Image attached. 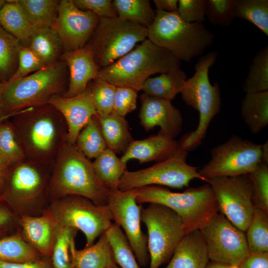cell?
I'll list each match as a JSON object with an SVG mask.
<instances>
[{
    "label": "cell",
    "instance_id": "1",
    "mask_svg": "<svg viewBox=\"0 0 268 268\" xmlns=\"http://www.w3.org/2000/svg\"><path fill=\"white\" fill-rule=\"evenodd\" d=\"M12 123L26 158L54 164L67 141V128L61 114L47 104L22 110Z\"/></svg>",
    "mask_w": 268,
    "mask_h": 268
},
{
    "label": "cell",
    "instance_id": "2",
    "mask_svg": "<svg viewBox=\"0 0 268 268\" xmlns=\"http://www.w3.org/2000/svg\"><path fill=\"white\" fill-rule=\"evenodd\" d=\"M108 191L95 174L92 162L75 144L67 141L52 168L48 188L50 202L74 195L87 198L97 205H106Z\"/></svg>",
    "mask_w": 268,
    "mask_h": 268
},
{
    "label": "cell",
    "instance_id": "3",
    "mask_svg": "<svg viewBox=\"0 0 268 268\" xmlns=\"http://www.w3.org/2000/svg\"><path fill=\"white\" fill-rule=\"evenodd\" d=\"M50 166L27 158L12 165L0 200L18 217L42 214L50 204Z\"/></svg>",
    "mask_w": 268,
    "mask_h": 268
},
{
    "label": "cell",
    "instance_id": "4",
    "mask_svg": "<svg viewBox=\"0 0 268 268\" xmlns=\"http://www.w3.org/2000/svg\"><path fill=\"white\" fill-rule=\"evenodd\" d=\"M68 83V70L63 60L23 78L3 85L1 105L7 118L23 110L47 104L54 96L63 95Z\"/></svg>",
    "mask_w": 268,
    "mask_h": 268
},
{
    "label": "cell",
    "instance_id": "5",
    "mask_svg": "<svg viewBox=\"0 0 268 268\" xmlns=\"http://www.w3.org/2000/svg\"><path fill=\"white\" fill-rule=\"evenodd\" d=\"M138 204L158 203L174 210L180 217L185 234L201 229L219 212L215 195L208 184L182 193L173 192L160 186L132 190Z\"/></svg>",
    "mask_w": 268,
    "mask_h": 268
},
{
    "label": "cell",
    "instance_id": "6",
    "mask_svg": "<svg viewBox=\"0 0 268 268\" xmlns=\"http://www.w3.org/2000/svg\"><path fill=\"white\" fill-rule=\"evenodd\" d=\"M217 55V51H211L201 56L195 65L194 74L186 80L180 92L184 103L199 114L196 130L186 134L178 141L180 148L188 151L201 143L211 121L221 110L219 85L217 82L212 85L208 76L209 69Z\"/></svg>",
    "mask_w": 268,
    "mask_h": 268
},
{
    "label": "cell",
    "instance_id": "7",
    "mask_svg": "<svg viewBox=\"0 0 268 268\" xmlns=\"http://www.w3.org/2000/svg\"><path fill=\"white\" fill-rule=\"evenodd\" d=\"M180 61L166 49L147 38L110 65L101 68L98 76L115 85L139 91L150 76L169 72Z\"/></svg>",
    "mask_w": 268,
    "mask_h": 268
},
{
    "label": "cell",
    "instance_id": "8",
    "mask_svg": "<svg viewBox=\"0 0 268 268\" xmlns=\"http://www.w3.org/2000/svg\"><path fill=\"white\" fill-rule=\"evenodd\" d=\"M155 12L154 22L147 28V39L180 61L190 62L213 43L214 34L203 23H188L177 11Z\"/></svg>",
    "mask_w": 268,
    "mask_h": 268
},
{
    "label": "cell",
    "instance_id": "9",
    "mask_svg": "<svg viewBox=\"0 0 268 268\" xmlns=\"http://www.w3.org/2000/svg\"><path fill=\"white\" fill-rule=\"evenodd\" d=\"M147 38V28L118 16L99 18L86 44L91 49L98 67H106Z\"/></svg>",
    "mask_w": 268,
    "mask_h": 268
},
{
    "label": "cell",
    "instance_id": "10",
    "mask_svg": "<svg viewBox=\"0 0 268 268\" xmlns=\"http://www.w3.org/2000/svg\"><path fill=\"white\" fill-rule=\"evenodd\" d=\"M47 209L60 226L81 231L86 239L85 247L93 244L113 223L107 205H97L79 196H67L53 200Z\"/></svg>",
    "mask_w": 268,
    "mask_h": 268
},
{
    "label": "cell",
    "instance_id": "11",
    "mask_svg": "<svg viewBox=\"0 0 268 268\" xmlns=\"http://www.w3.org/2000/svg\"><path fill=\"white\" fill-rule=\"evenodd\" d=\"M141 221L147 229L149 268H159L170 260L184 236L180 217L168 207L150 203L141 211Z\"/></svg>",
    "mask_w": 268,
    "mask_h": 268
},
{
    "label": "cell",
    "instance_id": "12",
    "mask_svg": "<svg viewBox=\"0 0 268 268\" xmlns=\"http://www.w3.org/2000/svg\"><path fill=\"white\" fill-rule=\"evenodd\" d=\"M188 153V151L180 148L172 157L149 167L134 171L127 169L118 189L125 191L151 185L180 189L188 187L194 179L204 181L198 168L187 162Z\"/></svg>",
    "mask_w": 268,
    "mask_h": 268
},
{
    "label": "cell",
    "instance_id": "13",
    "mask_svg": "<svg viewBox=\"0 0 268 268\" xmlns=\"http://www.w3.org/2000/svg\"><path fill=\"white\" fill-rule=\"evenodd\" d=\"M262 144L235 134L210 151V159L199 173L206 182L216 177L247 175L262 162Z\"/></svg>",
    "mask_w": 268,
    "mask_h": 268
},
{
    "label": "cell",
    "instance_id": "14",
    "mask_svg": "<svg viewBox=\"0 0 268 268\" xmlns=\"http://www.w3.org/2000/svg\"><path fill=\"white\" fill-rule=\"evenodd\" d=\"M206 182L215 195L219 212L242 231H246L255 206L248 175L213 177Z\"/></svg>",
    "mask_w": 268,
    "mask_h": 268
},
{
    "label": "cell",
    "instance_id": "15",
    "mask_svg": "<svg viewBox=\"0 0 268 268\" xmlns=\"http://www.w3.org/2000/svg\"><path fill=\"white\" fill-rule=\"evenodd\" d=\"M200 230L211 261L238 267L250 254L244 232L220 212Z\"/></svg>",
    "mask_w": 268,
    "mask_h": 268
},
{
    "label": "cell",
    "instance_id": "16",
    "mask_svg": "<svg viewBox=\"0 0 268 268\" xmlns=\"http://www.w3.org/2000/svg\"><path fill=\"white\" fill-rule=\"evenodd\" d=\"M107 205L114 223L122 227L140 267L149 263L147 235L140 226L141 204L136 201L132 190H109Z\"/></svg>",
    "mask_w": 268,
    "mask_h": 268
},
{
    "label": "cell",
    "instance_id": "17",
    "mask_svg": "<svg viewBox=\"0 0 268 268\" xmlns=\"http://www.w3.org/2000/svg\"><path fill=\"white\" fill-rule=\"evenodd\" d=\"M99 20L92 11L77 8L72 0H60L58 16L53 27L62 41L65 52L84 47Z\"/></svg>",
    "mask_w": 268,
    "mask_h": 268
},
{
    "label": "cell",
    "instance_id": "18",
    "mask_svg": "<svg viewBox=\"0 0 268 268\" xmlns=\"http://www.w3.org/2000/svg\"><path fill=\"white\" fill-rule=\"evenodd\" d=\"M141 107L139 113L140 124L146 131L156 126L159 133L175 139L181 133L183 123L182 114L171 101L140 95Z\"/></svg>",
    "mask_w": 268,
    "mask_h": 268
},
{
    "label": "cell",
    "instance_id": "19",
    "mask_svg": "<svg viewBox=\"0 0 268 268\" xmlns=\"http://www.w3.org/2000/svg\"><path fill=\"white\" fill-rule=\"evenodd\" d=\"M62 115L67 128V141L75 144L82 129L97 114L89 83L85 91L72 97H53L48 102Z\"/></svg>",
    "mask_w": 268,
    "mask_h": 268
},
{
    "label": "cell",
    "instance_id": "20",
    "mask_svg": "<svg viewBox=\"0 0 268 268\" xmlns=\"http://www.w3.org/2000/svg\"><path fill=\"white\" fill-rule=\"evenodd\" d=\"M18 222L23 238L42 256L50 258L59 225L48 209L39 215L19 216Z\"/></svg>",
    "mask_w": 268,
    "mask_h": 268
},
{
    "label": "cell",
    "instance_id": "21",
    "mask_svg": "<svg viewBox=\"0 0 268 268\" xmlns=\"http://www.w3.org/2000/svg\"><path fill=\"white\" fill-rule=\"evenodd\" d=\"M62 60L66 63L68 70V86L63 95L65 97H72L85 91L89 83L98 76L100 69L87 45L75 51L65 52Z\"/></svg>",
    "mask_w": 268,
    "mask_h": 268
},
{
    "label": "cell",
    "instance_id": "22",
    "mask_svg": "<svg viewBox=\"0 0 268 268\" xmlns=\"http://www.w3.org/2000/svg\"><path fill=\"white\" fill-rule=\"evenodd\" d=\"M178 141L158 132L141 140H134L121 157L123 162L136 159L140 163L165 160L180 149Z\"/></svg>",
    "mask_w": 268,
    "mask_h": 268
},
{
    "label": "cell",
    "instance_id": "23",
    "mask_svg": "<svg viewBox=\"0 0 268 268\" xmlns=\"http://www.w3.org/2000/svg\"><path fill=\"white\" fill-rule=\"evenodd\" d=\"M209 260L203 236L196 229L184 235L165 268H205Z\"/></svg>",
    "mask_w": 268,
    "mask_h": 268
},
{
    "label": "cell",
    "instance_id": "24",
    "mask_svg": "<svg viewBox=\"0 0 268 268\" xmlns=\"http://www.w3.org/2000/svg\"><path fill=\"white\" fill-rule=\"evenodd\" d=\"M92 245L77 250L75 239L70 250L75 268H120L117 265L106 232Z\"/></svg>",
    "mask_w": 268,
    "mask_h": 268
},
{
    "label": "cell",
    "instance_id": "25",
    "mask_svg": "<svg viewBox=\"0 0 268 268\" xmlns=\"http://www.w3.org/2000/svg\"><path fill=\"white\" fill-rule=\"evenodd\" d=\"M26 46L38 56L45 67L62 61L65 53L62 41L53 27H33Z\"/></svg>",
    "mask_w": 268,
    "mask_h": 268
},
{
    "label": "cell",
    "instance_id": "26",
    "mask_svg": "<svg viewBox=\"0 0 268 268\" xmlns=\"http://www.w3.org/2000/svg\"><path fill=\"white\" fill-rule=\"evenodd\" d=\"M107 148L123 153L134 140L125 117L114 110L105 116L96 115Z\"/></svg>",
    "mask_w": 268,
    "mask_h": 268
},
{
    "label": "cell",
    "instance_id": "27",
    "mask_svg": "<svg viewBox=\"0 0 268 268\" xmlns=\"http://www.w3.org/2000/svg\"><path fill=\"white\" fill-rule=\"evenodd\" d=\"M186 79L185 71L177 66L167 73L148 78L141 90L148 96L171 101L180 93Z\"/></svg>",
    "mask_w": 268,
    "mask_h": 268
},
{
    "label": "cell",
    "instance_id": "28",
    "mask_svg": "<svg viewBox=\"0 0 268 268\" xmlns=\"http://www.w3.org/2000/svg\"><path fill=\"white\" fill-rule=\"evenodd\" d=\"M242 117L254 134L268 125V91L247 93L241 101Z\"/></svg>",
    "mask_w": 268,
    "mask_h": 268
},
{
    "label": "cell",
    "instance_id": "29",
    "mask_svg": "<svg viewBox=\"0 0 268 268\" xmlns=\"http://www.w3.org/2000/svg\"><path fill=\"white\" fill-rule=\"evenodd\" d=\"M0 25L26 46L33 30L16 0H6L0 10Z\"/></svg>",
    "mask_w": 268,
    "mask_h": 268
},
{
    "label": "cell",
    "instance_id": "30",
    "mask_svg": "<svg viewBox=\"0 0 268 268\" xmlns=\"http://www.w3.org/2000/svg\"><path fill=\"white\" fill-rule=\"evenodd\" d=\"M43 258L23 238L18 230L0 238V261L26 263Z\"/></svg>",
    "mask_w": 268,
    "mask_h": 268
},
{
    "label": "cell",
    "instance_id": "31",
    "mask_svg": "<svg viewBox=\"0 0 268 268\" xmlns=\"http://www.w3.org/2000/svg\"><path fill=\"white\" fill-rule=\"evenodd\" d=\"M92 163L97 177L109 190L118 189L120 181L127 170V164L114 151L107 148Z\"/></svg>",
    "mask_w": 268,
    "mask_h": 268
},
{
    "label": "cell",
    "instance_id": "32",
    "mask_svg": "<svg viewBox=\"0 0 268 268\" xmlns=\"http://www.w3.org/2000/svg\"><path fill=\"white\" fill-rule=\"evenodd\" d=\"M33 27H53L58 14L60 0H16Z\"/></svg>",
    "mask_w": 268,
    "mask_h": 268
},
{
    "label": "cell",
    "instance_id": "33",
    "mask_svg": "<svg viewBox=\"0 0 268 268\" xmlns=\"http://www.w3.org/2000/svg\"><path fill=\"white\" fill-rule=\"evenodd\" d=\"M112 6L119 18L147 28L155 20V10L149 0H114Z\"/></svg>",
    "mask_w": 268,
    "mask_h": 268
},
{
    "label": "cell",
    "instance_id": "34",
    "mask_svg": "<svg viewBox=\"0 0 268 268\" xmlns=\"http://www.w3.org/2000/svg\"><path fill=\"white\" fill-rule=\"evenodd\" d=\"M242 89L246 94L268 91V46L259 50L255 55Z\"/></svg>",
    "mask_w": 268,
    "mask_h": 268
},
{
    "label": "cell",
    "instance_id": "35",
    "mask_svg": "<svg viewBox=\"0 0 268 268\" xmlns=\"http://www.w3.org/2000/svg\"><path fill=\"white\" fill-rule=\"evenodd\" d=\"M235 18L247 20L268 36V0H233Z\"/></svg>",
    "mask_w": 268,
    "mask_h": 268
},
{
    "label": "cell",
    "instance_id": "36",
    "mask_svg": "<svg viewBox=\"0 0 268 268\" xmlns=\"http://www.w3.org/2000/svg\"><path fill=\"white\" fill-rule=\"evenodd\" d=\"M18 40L0 25V82H7L15 73L18 66L20 46Z\"/></svg>",
    "mask_w": 268,
    "mask_h": 268
},
{
    "label": "cell",
    "instance_id": "37",
    "mask_svg": "<svg viewBox=\"0 0 268 268\" xmlns=\"http://www.w3.org/2000/svg\"><path fill=\"white\" fill-rule=\"evenodd\" d=\"M246 235L251 253L268 252V213L254 206Z\"/></svg>",
    "mask_w": 268,
    "mask_h": 268
},
{
    "label": "cell",
    "instance_id": "38",
    "mask_svg": "<svg viewBox=\"0 0 268 268\" xmlns=\"http://www.w3.org/2000/svg\"><path fill=\"white\" fill-rule=\"evenodd\" d=\"M75 145L88 159H95L107 148L96 116L81 131Z\"/></svg>",
    "mask_w": 268,
    "mask_h": 268
},
{
    "label": "cell",
    "instance_id": "39",
    "mask_svg": "<svg viewBox=\"0 0 268 268\" xmlns=\"http://www.w3.org/2000/svg\"><path fill=\"white\" fill-rule=\"evenodd\" d=\"M115 261L120 268H140L129 241L121 227L113 223L106 231Z\"/></svg>",
    "mask_w": 268,
    "mask_h": 268
},
{
    "label": "cell",
    "instance_id": "40",
    "mask_svg": "<svg viewBox=\"0 0 268 268\" xmlns=\"http://www.w3.org/2000/svg\"><path fill=\"white\" fill-rule=\"evenodd\" d=\"M0 157L11 165L26 158L15 128L8 120L0 123Z\"/></svg>",
    "mask_w": 268,
    "mask_h": 268
},
{
    "label": "cell",
    "instance_id": "41",
    "mask_svg": "<svg viewBox=\"0 0 268 268\" xmlns=\"http://www.w3.org/2000/svg\"><path fill=\"white\" fill-rule=\"evenodd\" d=\"M77 232L76 230L59 225L50 257L53 268H75L70 247Z\"/></svg>",
    "mask_w": 268,
    "mask_h": 268
},
{
    "label": "cell",
    "instance_id": "42",
    "mask_svg": "<svg viewBox=\"0 0 268 268\" xmlns=\"http://www.w3.org/2000/svg\"><path fill=\"white\" fill-rule=\"evenodd\" d=\"M89 85L97 115L105 116L112 112L116 86L98 76L89 83Z\"/></svg>",
    "mask_w": 268,
    "mask_h": 268
},
{
    "label": "cell",
    "instance_id": "43",
    "mask_svg": "<svg viewBox=\"0 0 268 268\" xmlns=\"http://www.w3.org/2000/svg\"><path fill=\"white\" fill-rule=\"evenodd\" d=\"M248 176L253 190V202L268 213V164L261 162Z\"/></svg>",
    "mask_w": 268,
    "mask_h": 268
},
{
    "label": "cell",
    "instance_id": "44",
    "mask_svg": "<svg viewBox=\"0 0 268 268\" xmlns=\"http://www.w3.org/2000/svg\"><path fill=\"white\" fill-rule=\"evenodd\" d=\"M205 17L213 25L227 27L235 18L233 0H205Z\"/></svg>",
    "mask_w": 268,
    "mask_h": 268
},
{
    "label": "cell",
    "instance_id": "45",
    "mask_svg": "<svg viewBox=\"0 0 268 268\" xmlns=\"http://www.w3.org/2000/svg\"><path fill=\"white\" fill-rule=\"evenodd\" d=\"M44 67H45L38 56L28 47L21 45L19 51L17 69L8 81L23 78Z\"/></svg>",
    "mask_w": 268,
    "mask_h": 268
},
{
    "label": "cell",
    "instance_id": "46",
    "mask_svg": "<svg viewBox=\"0 0 268 268\" xmlns=\"http://www.w3.org/2000/svg\"><path fill=\"white\" fill-rule=\"evenodd\" d=\"M205 0H179L177 12L188 23H203L205 20Z\"/></svg>",
    "mask_w": 268,
    "mask_h": 268
},
{
    "label": "cell",
    "instance_id": "47",
    "mask_svg": "<svg viewBox=\"0 0 268 268\" xmlns=\"http://www.w3.org/2000/svg\"><path fill=\"white\" fill-rule=\"evenodd\" d=\"M137 92L131 87L116 86L113 110L125 117L136 109Z\"/></svg>",
    "mask_w": 268,
    "mask_h": 268
},
{
    "label": "cell",
    "instance_id": "48",
    "mask_svg": "<svg viewBox=\"0 0 268 268\" xmlns=\"http://www.w3.org/2000/svg\"><path fill=\"white\" fill-rule=\"evenodd\" d=\"M80 9L89 10L99 18L117 16L112 6L111 0H72Z\"/></svg>",
    "mask_w": 268,
    "mask_h": 268
},
{
    "label": "cell",
    "instance_id": "49",
    "mask_svg": "<svg viewBox=\"0 0 268 268\" xmlns=\"http://www.w3.org/2000/svg\"><path fill=\"white\" fill-rule=\"evenodd\" d=\"M18 217L0 200V230L9 234L18 230Z\"/></svg>",
    "mask_w": 268,
    "mask_h": 268
},
{
    "label": "cell",
    "instance_id": "50",
    "mask_svg": "<svg viewBox=\"0 0 268 268\" xmlns=\"http://www.w3.org/2000/svg\"><path fill=\"white\" fill-rule=\"evenodd\" d=\"M238 268H268V252L250 253Z\"/></svg>",
    "mask_w": 268,
    "mask_h": 268
},
{
    "label": "cell",
    "instance_id": "51",
    "mask_svg": "<svg viewBox=\"0 0 268 268\" xmlns=\"http://www.w3.org/2000/svg\"><path fill=\"white\" fill-rule=\"evenodd\" d=\"M0 268H53L50 258L45 257L35 262L10 263L0 261Z\"/></svg>",
    "mask_w": 268,
    "mask_h": 268
},
{
    "label": "cell",
    "instance_id": "52",
    "mask_svg": "<svg viewBox=\"0 0 268 268\" xmlns=\"http://www.w3.org/2000/svg\"><path fill=\"white\" fill-rule=\"evenodd\" d=\"M156 10L167 12L177 11L178 0H153Z\"/></svg>",
    "mask_w": 268,
    "mask_h": 268
},
{
    "label": "cell",
    "instance_id": "53",
    "mask_svg": "<svg viewBox=\"0 0 268 268\" xmlns=\"http://www.w3.org/2000/svg\"><path fill=\"white\" fill-rule=\"evenodd\" d=\"M11 166L9 163L0 157V196L3 191Z\"/></svg>",
    "mask_w": 268,
    "mask_h": 268
},
{
    "label": "cell",
    "instance_id": "54",
    "mask_svg": "<svg viewBox=\"0 0 268 268\" xmlns=\"http://www.w3.org/2000/svg\"><path fill=\"white\" fill-rule=\"evenodd\" d=\"M262 162L268 164V141L267 140L261 146Z\"/></svg>",
    "mask_w": 268,
    "mask_h": 268
},
{
    "label": "cell",
    "instance_id": "55",
    "mask_svg": "<svg viewBox=\"0 0 268 268\" xmlns=\"http://www.w3.org/2000/svg\"><path fill=\"white\" fill-rule=\"evenodd\" d=\"M205 268H238L228 264L211 261L208 263Z\"/></svg>",
    "mask_w": 268,
    "mask_h": 268
},
{
    "label": "cell",
    "instance_id": "56",
    "mask_svg": "<svg viewBox=\"0 0 268 268\" xmlns=\"http://www.w3.org/2000/svg\"><path fill=\"white\" fill-rule=\"evenodd\" d=\"M3 85L4 83L0 82V123L2 121L8 119L3 113L1 105V98Z\"/></svg>",
    "mask_w": 268,
    "mask_h": 268
},
{
    "label": "cell",
    "instance_id": "57",
    "mask_svg": "<svg viewBox=\"0 0 268 268\" xmlns=\"http://www.w3.org/2000/svg\"><path fill=\"white\" fill-rule=\"evenodd\" d=\"M9 234V233H8L7 232L2 231V230H0V238H1L2 237H3V236H4L5 235H8Z\"/></svg>",
    "mask_w": 268,
    "mask_h": 268
},
{
    "label": "cell",
    "instance_id": "58",
    "mask_svg": "<svg viewBox=\"0 0 268 268\" xmlns=\"http://www.w3.org/2000/svg\"><path fill=\"white\" fill-rule=\"evenodd\" d=\"M5 2H6V0H0V10L1 9V8H2V6L5 3Z\"/></svg>",
    "mask_w": 268,
    "mask_h": 268
}]
</instances>
